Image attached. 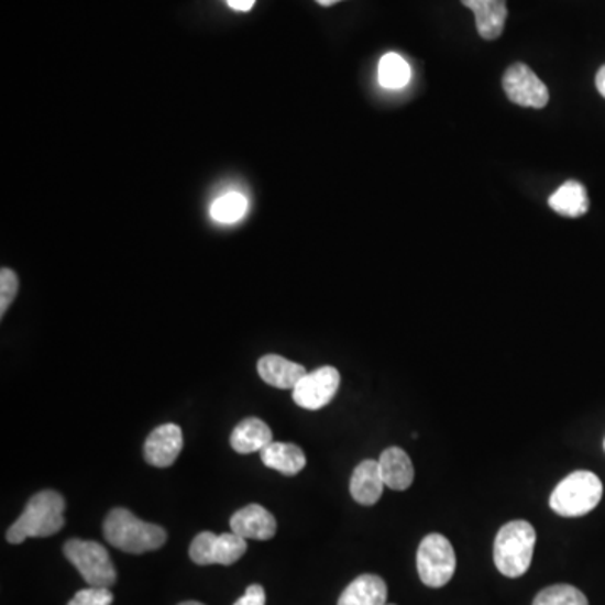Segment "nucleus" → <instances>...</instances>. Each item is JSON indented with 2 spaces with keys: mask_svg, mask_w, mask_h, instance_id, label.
<instances>
[{
  "mask_svg": "<svg viewBox=\"0 0 605 605\" xmlns=\"http://www.w3.org/2000/svg\"><path fill=\"white\" fill-rule=\"evenodd\" d=\"M103 534L108 543L113 544L121 552L135 553V556L154 552L164 547L167 541V531L164 528L140 520L127 508H114L108 513Z\"/></svg>",
  "mask_w": 605,
  "mask_h": 605,
  "instance_id": "nucleus-1",
  "label": "nucleus"
},
{
  "mask_svg": "<svg viewBox=\"0 0 605 605\" xmlns=\"http://www.w3.org/2000/svg\"><path fill=\"white\" fill-rule=\"evenodd\" d=\"M65 498L53 490L37 493L29 499L24 513L8 530V541L22 543L29 537H51L65 527Z\"/></svg>",
  "mask_w": 605,
  "mask_h": 605,
  "instance_id": "nucleus-2",
  "label": "nucleus"
},
{
  "mask_svg": "<svg viewBox=\"0 0 605 605\" xmlns=\"http://www.w3.org/2000/svg\"><path fill=\"white\" fill-rule=\"evenodd\" d=\"M537 531L525 520L509 521L499 528L495 540L496 569L508 579H518L530 569Z\"/></svg>",
  "mask_w": 605,
  "mask_h": 605,
  "instance_id": "nucleus-3",
  "label": "nucleus"
},
{
  "mask_svg": "<svg viewBox=\"0 0 605 605\" xmlns=\"http://www.w3.org/2000/svg\"><path fill=\"white\" fill-rule=\"evenodd\" d=\"M604 486L592 471H575L557 484L550 508L565 518L584 517L601 503Z\"/></svg>",
  "mask_w": 605,
  "mask_h": 605,
  "instance_id": "nucleus-4",
  "label": "nucleus"
},
{
  "mask_svg": "<svg viewBox=\"0 0 605 605\" xmlns=\"http://www.w3.org/2000/svg\"><path fill=\"white\" fill-rule=\"evenodd\" d=\"M65 556L91 587L110 588L117 582V570L110 553L98 541L73 538L66 541Z\"/></svg>",
  "mask_w": 605,
  "mask_h": 605,
  "instance_id": "nucleus-5",
  "label": "nucleus"
},
{
  "mask_svg": "<svg viewBox=\"0 0 605 605\" xmlns=\"http://www.w3.org/2000/svg\"><path fill=\"white\" fill-rule=\"evenodd\" d=\"M417 572L428 587H444L457 572V553L444 535L431 534L417 550Z\"/></svg>",
  "mask_w": 605,
  "mask_h": 605,
  "instance_id": "nucleus-6",
  "label": "nucleus"
},
{
  "mask_svg": "<svg viewBox=\"0 0 605 605\" xmlns=\"http://www.w3.org/2000/svg\"><path fill=\"white\" fill-rule=\"evenodd\" d=\"M248 543L235 534L202 531L190 543L189 556L197 565H232L246 553Z\"/></svg>",
  "mask_w": 605,
  "mask_h": 605,
  "instance_id": "nucleus-7",
  "label": "nucleus"
},
{
  "mask_svg": "<svg viewBox=\"0 0 605 605\" xmlns=\"http://www.w3.org/2000/svg\"><path fill=\"white\" fill-rule=\"evenodd\" d=\"M503 89L508 100L520 107L540 110L550 101L549 88L524 63H517L506 69Z\"/></svg>",
  "mask_w": 605,
  "mask_h": 605,
  "instance_id": "nucleus-8",
  "label": "nucleus"
},
{
  "mask_svg": "<svg viewBox=\"0 0 605 605\" xmlns=\"http://www.w3.org/2000/svg\"><path fill=\"white\" fill-rule=\"evenodd\" d=\"M340 387V372L324 365L305 375L293 388V400L302 409L318 410L333 400Z\"/></svg>",
  "mask_w": 605,
  "mask_h": 605,
  "instance_id": "nucleus-9",
  "label": "nucleus"
},
{
  "mask_svg": "<svg viewBox=\"0 0 605 605\" xmlns=\"http://www.w3.org/2000/svg\"><path fill=\"white\" fill-rule=\"evenodd\" d=\"M184 448V435L177 424H164L150 432L143 448L145 461L155 468H168L177 461Z\"/></svg>",
  "mask_w": 605,
  "mask_h": 605,
  "instance_id": "nucleus-10",
  "label": "nucleus"
},
{
  "mask_svg": "<svg viewBox=\"0 0 605 605\" xmlns=\"http://www.w3.org/2000/svg\"><path fill=\"white\" fill-rule=\"evenodd\" d=\"M231 530L244 540L266 541L275 537L278 524L264 506L248 505L232 515Z\"/></svg>",
  "mask_w": 605,
  "mask_h": 605,
  "instance_id": "nucleus-11",
  "label": "nucleus"
},
{
  "mask_svg": "<svg viewBox=\"0 0 605 605\" xmlns=\"http://www.w3.org/2000/svg\"><path fill=\"white\" fill-rule=\"evenodd\" d=\"M384 486L378 460H365L353 471L350 480V495L359 505L372 506L382 498Z\"/></svg>",
  "mask_w": 605,
  "mask_h": 605,
  "instance_id": "nucleus-12",
  "label": "nucleus"
},
{
  "mask_svg": "<svg viewBox=\"0 0 605 605\" xmlns=\"http://www.w3.org/2000/svg\"><path fill=\"white\" fill-rule=\"evenodd\" d=\"M461 4L473 11L477 34L483 40H498L508 19L506 0H461Z\"/></svg>",
  "mask_w": 605,
  "mask_h": 605,
  "instance_id": "nucleus-13",
  "label": "nucleus"
},
{
  "mask_svg": "<svg viewBox=\"0 0 605 605\" xmlns=\"http://www.w3.org/2000/svg\"><path fill=\"white\" fill-rule=\"evenodd\" d=\"M257 374L271 387L289 391L308 374L307 369L282 355H264L257 362Z\"/></svg>",
  "mask_w": 605,
  "mask_h": 605,
  "instance_id": "nucleus-14",
  "label": "nucleus"
},
{
  "mask_svg": "<svg viewBox=\"0 0 605 605\" xmlns=\"http://www.w3.org/2000/svg\"><path fill=\"white\" fill-rule=\"evenodd\" d=\"M382 477L387 488L394 492H404L414 483V464L409 454L403 448L392 446L385 449L378 458Z\"/></svg>",
  "mask_w": 605,
  "mask_h": 605,
  "instance_id": "nucleus-15",
  "label": "nucleus"
},
{
  "mask_svg": "<svg viewBox=\"0 0 605 605\" xmlns=\"http://www.w3.org/2000/svg\"><path fill=\"white\" fill-rule=\"evenodd\" d=\"M260 452L264 466L278 471L285 476H296L299 471H302V468L307 466L305 452L292 442L273 441Z\"/></svg>",
  "mask_w": 605,
  "mask_h": 605,
  "instance_id": "nucleus-16",
  "label": "nucleus"
},
{
  "mask_svg": "<svg viewBox=\"0 0 605 605\" xmlns=\"http://www.w3.org/2000/svg\"><path fill=\"white\" fill-rule=\"evenodd\" d=\"M339 605H387V584L374 573L360 575L340 595Z\"/></svg>",
  "mask_w": 605,
  "mask_h": 605,
  "instance_id": "nucleus-17",
  "label": "nucleus"
},
{
  "mask_svg": "<svg viewBox=\"0 0 605 605\" xmlns=\"http://www.w3.org/2000/svg\"><path fill=\"white\" fill-rule=\"evenodd\" d=\"M273 442V432L264 420L246 417L235 426L231 435V446L239 454L261 451Z\"/></svg>",
  "mask_w": 605,
  "mask_h": 605,
  "instance_id": "nucleus-18",
  "label": "nucleus"
},
{
  "mask_svg": "<svg viewBox=\"0 0 605 605\" xmlns=\"http://www.w3.org/2000/svg\"><path fill=\"white\" fill-rule=\"evenodd\" d=\"M549 206L557 215L581 218L588 210L587 190L581 182L569 180L550 196Z\"/></svg>",
  "mask_w": 605,
  "mask_h": 605,
  "instance_id": "nucleus-19",
  "label": "nucleus"
},
{
  "mask_svg": "<svg viewBox=\"0 0 605 605\" xmlns=\"http://www.w3.org/2000/svg\"><path fill=\"white\" fill-rule=\"evenodd\" d=\"M410 72L409 63L400 54L388 53L382 56L378 63V81L387 89H403L409 85Z\"/></svg>",
  "mask_w": 605,
  "mask_h": 605,
  "instance_id": "nucleus-20",
  "label": "nucleus"
},
{
  "mask_svg": "<svg viewBox=\"0 0 605 605\" xmlns=\"http://www.w3.org/2000/svg\"><path fill=\"white\" fill-rule=\"evenodd\" d=\"M248 210V199L242 194L231 193L219 197L210 207V216L222 224H232L244 218Z\"/></svg>",
  "mask_w": 605,
  "mask_h": 605,
  "instance_id": "nucleus-21",
  "label": "nucleus"
},
{
  "mask_svg": "<svg viewBox=\"0 0 605 605\" xmlns=\"http://www.w3.org/2000/svg\"><path fill=\"white\" fill-rule=\"evenodd\" d=\"M534 605H588L584 592L569 584L552 585L543 588L535 597Z\"/></svg>",
  "mask_w": 605,
  "mask_h": 605,
  "instance_id": "nucleus-22",
  "label": "nucleus"
},
{
  "mask_svg": "<svg viewBox=\"0 0 605 605\" xmlns=\"http://www.w3.org/2000/svg\"><path fill=\"white\" fill-rule=\"evenodd\" d=\"M19 292V278L14 271L2 267L0 271V315L4 317Z\"/></svg>",
  "mask_w": 605,
  "mask_h": 605,
  "instance_id": "nucleus-23",
  "label": "nucleus"
},
{
  "mask_svg": "<svg viewBox=\"0 0 605 605\" xmlns=\"http://www.w3.org/2000/svg\"><path fill=\"white\" fill-rule=\"evenodd\" d=\"M114 595L107 587H88L79 591L75 597L69 601L68 605H111L113 604Z\"/></svg>",
  "mask_w": 605,
  "mask_h": 605,
  "instance_id": "nucleus-24",
  "label": "nucleus"
},
{
  "mask_svg": "<svg viewBox=\"0 0 605 605\" xmlns=\"http://www.w3.org/2000/svg\"><path fill=\"white\" fill-rule=\"evenodd\" d=\"M234 605H266V592H264L263 585H250Z\"/></svg>",
  "mask_w": 605,
  "mask_h": 605,
  "instance_id": "nucleus-25",
  "label": "nucleus"
},
{
  "mask_svg": "<svg viewBox=\"0 0 605 605\" xmlns=\"http://www.w3.org/2000/svg\"><path fill=\"white\" fill-rule=\"evenodd\" d=\"M254 2L256 0H228L229 8L234 9V11L248 12L253 9Z\"/></svg>",
  "mask_w": 605,
  "mask_h": 605,
  "instance_id": "nucleus-26",
  "label": "nucleus"
},
{
  "mask_svg": "<svg viewBox=\"0 0 605 605\" xmlns=\"http://www.w3.org/2000/svg\"><path fill=\"white\" fill-rule=\"evenodd\" d=\"M595 86H597L598 94L605 98V65L598 69L597 76H595Z\"/></svg>",
  "mask_w": 605,
  "mask_h": 605,
  "instance_id": "nucleus-27",
  "label": "nucleus"
},
{
  "mask_svg": "<svg viewBox=\"0 0 605 605\" xmlns=\"http://www.w3.org/2000/svg\"><path fill=\"white\" fill-rule=\"evenodd\" d=\"M317 4L323 6V8H330V6L339 4L342 0H315Z\"/></svg>",
  "mask_w": 605,
  "mask_h": 605,
  "instance_id": "nucleus-28",
  "label": "nucleus"
},
{
  "mask_svg": "<svg viewBox=\"0 0 605 605\" xmlns=\"http://www.w3.org/2000/svg\"><path fill=\"white\" fill-rule=\"evenodd\" d=\"M178 605H204V604H200V602H196V601H189V602H182V604H178Z\"/></svg>",
  "mask_w": 605,
  "mask_h": 605,
  "instance_id": "nucleus-29",
  "label": "nucleus"
},
{
  "mask_svg": "<svg viewBox=\"0 0 605 605\" xmlns=\"http://www.w3.org/2000/svg\"><path fill=\"white\" fill-rule=\"evenodd\" d=\"M604 449H605V441H604Z\"/></svg>",
  "mask_w": 605,
  "mask_h": 605,
  "instance_id": "nucleus-30",
  "label": "nucleus"
}]
</instances>
